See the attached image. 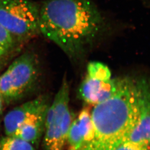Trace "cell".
Wrapping results in <instances>:
<instances>
[{"instance_id": "cell-1", "label": "cell", "mask_w": 150, "mask_h": 150, "mask_svg": "<svg viewBox=\"0 0 150 150\" xmlns=\"http://www.w3.org/2000/svg\"><path fill=\"white\" fill-rule=\"evenodd\" d=\"M106 29L90 0H47L40 8V32L72 58L82 56Z\"/></svg>"}, {"instance_id": "cell-2", "label": "cell", "mask_w": 150, "mask_h": 150, "mask_svg": "<svg viewBox=\"0 0 150 150\" xmlns=\"http://www.w3.org/2000/svg\"><path fill=\"white\" fill-rule=\"evenodd\" d=\"M136 80L122 78L116 93L91 111L93 134L80 150H116L125 142L138 117Z\"/></svg>"}, {"instance_id": "cell-3", "label": "cell", "mask_w": 150, "mask_h": 150, "mask_svg": "<svg viewBox=\"0 0 150 150\" xmlns=\"http://www.w3.org/2000/svg\"><path fill=\"white\" fill-rule=\"evenodd\" d=\"M70 88L64 77L46 113L43 135L44 150H64L74 120L69 108Z\"/></svg>"}, {"instance_id": "cell-4", "label": "cell", "mask_w": 150, "mask_h": 150, "mask_svg": "<svg viewBox=\"0 0 150 150\" xmlns=\"http://www.w3.org/2000/svg\"><path fill=\"white\" fill-rule=\"evenodd\" d=\"M38 61L32 53L22 54L0 75V95L4 104L9 105L21 98L38 80Z\"/></svg>"}, {"instance_id": "cell-5", "label": "cell", "mask_w": 150, "mask_h": 150, "mask_svg": "<svg viewBox=\"0 0 150 150\" xmlns=\"http://www.w3.org/2000/svg\"><path fill=\"white\" fill-rule=\"evenodd\" d=\"M39 18L40 7L30 0H0V25L14 38L37 35Z\"/></svg>"}, {"instance_id": "cell-6", "label": "cell", "mask_w": 150, "mask_h": 150, "mask_svg": "<svg viewBox=\"0 0 150 150\" xmlns=\"http://www.w3.org/2000/svg\"><path fill=\"white\" fill-rule=\"evenodd\" d=\"M136 85L138 117L126 141L150 149V83L149 81L142 79L136 80Z\"/></svg>"}, {"instance_id": "cell-7", "label": "cell", "mask_w": 150, "mask_h": 150, "mask_svg": "<svg viewBox=\"0 0 150 150\" xmlns=\"http://www.w3.org/2000/svg\"><path fill=\"white\" fill-rule=\"evenodd\" d=\"M122 79H102L86 75L79 88L85 102L93 106L110 98L118 91Z\"/></svg>"}, {"instance_id": "cell-8", "label": "cell", "mask_w": 150, "mask_h": 150, "mask_svg": "<svg viewBox=\"0 0 150 150\" xmlns=\"http://www.w3.org/2000/svg\"><path fill=\"white\" fill-rule=\"evenodd\" d=\"M50 104L48 98L41 96L12 109L4 118L6 136H12L22 123L33 116L46 111Z\"/></svg>"}, {"instance_id": "cell-9", "label": "cell", "mask_w": 150, "mask_h": 150, "mask_svg": "<svg viewBox=\"0 0 150 150\" xmlns=\"http://www.w3.org/2000/svg\"><path fill=\"white\" fill-rule=\"evenodd\" d=\"M93 134L91 111L84 108L71 123L64 150H80L91 141Z\"/></svg>"}, {"instance_id": "cell-10", "label": "cell", "mask_w": 150, "mask_h": 150, "mask_svg": "<svg viewBox=\"0 0 150 150\" xmlns=\"http://www.w3.org/2000/svg\"><path fill=\"white\" fill-rule=\"evenodd\" d=\"M47 111L27 119L18 127L12 136L38 148L43 136Z\"/></svg>"}, {"instance_id": "cell-11", "label": "cell", "mask_w": 150, "mask_h": 150, "mask_svg": "<svg viewBox=\"0 0 150 150\" xmlns=\"http://www.w3.org/2000/svg\"><path fill=\"white\" fill-rule=\"evenodd\" d=\"M33 145L13 136L0 138V150H36Z\"/></svg>"}, {"instance_id": "cell-12", "label": "cell", "mask_w": 150, "mask_h": 150, "mask_svg": "<svg viewBox=\"0 0 150 150\" xmlns=\"http://www.w3.org/2000/svg\"><path fill=\"white\" fill-rule=\"evenodd\" d=\"M87 75L102 79H111V73L105 64L98 62H91L87 66Z\"/></svg>"}, {"instance_id": "cell-13", "label": "cell", "mask_w": 150, "mask_h": 150, "mask_svg": "<svg viewBox=\"0 0 150 150\" xmlns=\"http://www.w3.org/2000/svg\"><path fill=\"white\" fill-rule=\"evenodd\" d=\"M13 43L14 38L0 25V57L10 51Z\"/></svg>"}, {"instance_id": "cell-14", "label": "cell", "mask_w": 150, "mask_h": 150, "mask_svg": "<svg viewBox=\"0 0 150 150\" xmlns=\"http://www.w3.org/2000/svg\"><path fill=\"white\" fill-rule=\"evenodd\" d=\"M116 150H150V149L145 146L126 141L120 145Z\"/></svg>"}, {"instance_id": "cell-15", "label": "cell", "mask_w": 150, "mask_h": 150, "mask_svg": "<svg viewBox=\"0 0 150 150\" xmlns=\"http://www.w3.org/2000/svg\"><path fill=\"white\" fill-rule=\"evenodd\" d=\"M4 102L2 100V98L0 95V115L1 114L2 109H3V107H4Z\"/></svg>"}, {"instance_id": "cell-16", "label": "cell", "mask_w": 150, "mask_h": 150, "mask_svg": "<svg viewBox=\"0 0 150 150\" xmlns=\"http://www.w3.org/2000/svg\"><path fill=\"white\" fill-rule=\"evenodd\" d=\"M1 62L0 61V70H1Z\"/></svg>"}]
</instances>
